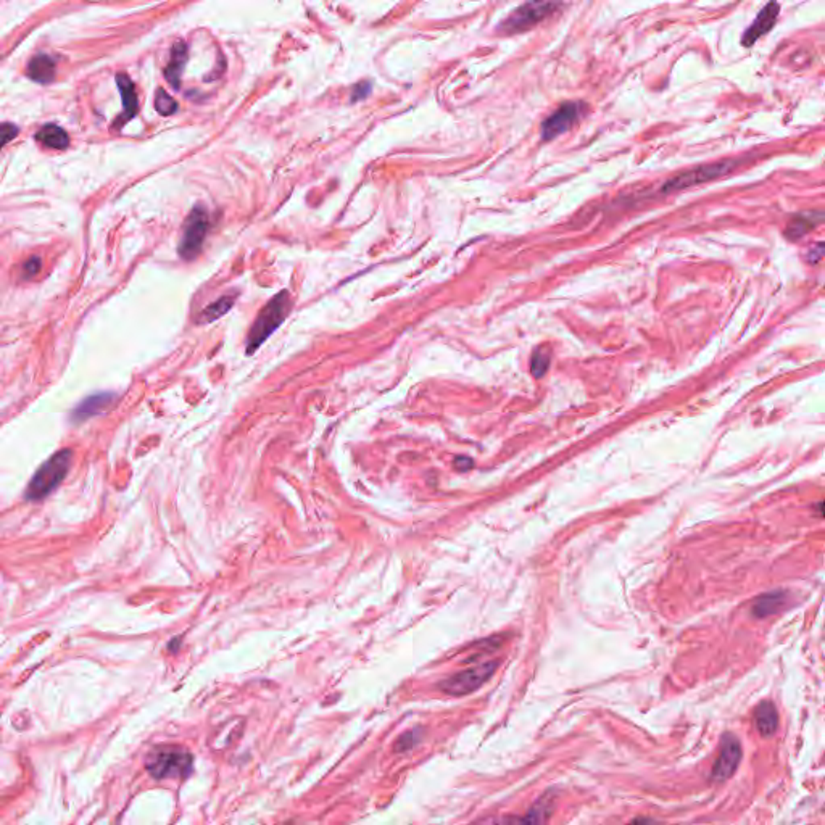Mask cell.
Here are the masks:
<instances>
[{
    "mask_svg": "<svg viewBox=\"0 0 825 825\" xmlns=\"http://www.w3.org/2000/svg\"><path fill=\"white\" fill-rule=\"evenodd\" d=\"M498 663L490 661V663H482L470 669H465L458 674L448 677L444 682H440V690L450 696H465L486 684V682L497 671Z\"/></svg>",
    "mask_w": 825,
    "mask_h": 825,
    "instance_id": "277c9868",
    "label": "cell"
},
{
    "mask_svg": "<svg viewBox=\"0 0 825 825\" xmlns=\"http://www.w3.org/2000/svg\"><path fill=\"white\" fill-rule=\"evenodd\" d=\"M733 166H735V161H719V163H712V165L700 166V168H696V170L682 173V175L672 177V179L666 182L663 187V192L682 191V189H687V187L701 184V182L717 179V177L724 176L729 171H732Z\"/></svg>",
    "mask_w": 825,
    "mask_h": 825,
    "instance_id": "52a82bcc",
    "label": "cell"
},
{
    "mask_svg": "<svg viewBox=\"0 0 825 825\" xmlns=\"http://www.w3.org/2000/svg\"><path fill=\"white\" fill-rule=\"evenodd\" d=\"M290 312V297L287 290H282L264 305L258 318L255 319L247 337V355L257 351L262 344L284 323Z\"/></svg>",
    "mask_w": 825,
    "mask_h": 825,
    "instance_id": "7a4b0ae2",
    "label": "cell"
},
{
    "mask_svg": "<svg viewBox=\"0 0 825 825\" xmlns=\"http://www.w3.org/2000/svg\"><path fill=\"white\" fill-rule=\"evenodd\" d=\"M783 603H785V593L776 592V593L764 595V597H761L755 603L753 613H755L756 618H766V616L777 613V611L782 608Z\"/></svg>",
    "mask_w": 825,
    "mask_h": 825,
    "instance_id": "d6986e66",
    "label": "cell"
},
{
    "mask_svg": "<svg viewBox=\"0 0 825 825\" xmlns=\"http://www.w3.org/2000/svg\"><path fill=\"white\" fill-rule=\"evenodd\" d=\"M742 745L738 738L732 733H726L721 738V750L719 756L712 766L711 771V780L712 782H726L735 774L738 769V764L742 761Z\"/></svg>",
    "mask_w": 825,
    "mask_h": 825,
    "instance_id": "ba28073f",
    "label": "cell"
},
{
    "mask_svg": "<svg viewBox=\"0 0 825 825\" xmlns=\"http://www.w3.org/2000/svg\"><path fill=\"white\" fill-rule=\"evenodd\" d=\"M18 136V127L12 123H2L0 125V149L7 145L10 141H13Z\"/></svg>",
    "mask_w": 825,
    "mask_h": 825,
    "instance_id": "cb8c5ba5",
    "label": "cell"
},
{
    "mask_svg": "<svg viewBox=\"0 0 825 825\" xmlns=\"http://www.w3.org/2000/svg\"><path fill=\"white\" fill-rule=\"evenodd\" d=\"M116 84H118L120 88V93L121 97H123V105H125V111L121 113L120 120L116 121V127H121L126 121H129L131 118H134L137 110H139V104H137V94H136V88L134 84H132V81L127 78L126 74H118L116 76Z\"/></svg>",
    "mask_w": 825,
    "mask_h": 825,
    "instance_id": "4fadbf2b",
    "label": "cell"
},
{
    "mask_svg": "<svg viewBox=\"0 0 825 825\" xmlns=\"http://www.w3.org/2000/svg\"><path fill=\"white\" fill-rule=\"evenodd\" d=\"M822 213H804V215L794 216L790 224H788V227L785 229V236L790 239V241H798L799 237L808 234L812 227H816L817 224L822 221Z\"/></svg>",
    "mask_w": 825,
    "mask_h": 825,
    "instance_id": "e0dca14e",
    "label": "cell"
},
{
    "mask_svg": "<svg viewBox=\"0 0 825 825\" xmlns=\"http://www.w3.org/2000/svg\"><path fill=\"white\" fill-rule=\"evenodd\" d=\"M71 461H73V451L71 450H60L50 456L34 472L31 482H29L26 492H24V498L29 502H39L47 497L49 493H52L68 474Z\"/></svg>",
    "mask_w": 825,
    "mask_h": 825,
    "instance_id": "6da1fadb",
    "label": "cell"
},
{
    "mask_svg": "<svg viewBox=\"0 0 825 825\" xmlns=\"http://www.w3.org/2000/svg\"><path fill=\"white\" fill-rule=\"evenodd\" d=\"M210 218L202 205H197L189 213L182 227V237L179 242V255L184 259H193L200 252L202 243L205 241Z\"/></svg>",
    "mask_w": 825,
    "mask_h": 825,
    "instance_id": "8992f818",
    "label": "cell"
},
{
    "mask_svg": "<svg viewBox=\"0 0 825 825\" xmlns=\"http://www.w3.org/2000/svg\"><path fill=\"white\" fill-rule=\"evenodd\" d=\"M417 740H419V738H417V730L406 732V733H403V735H401L399 738V740H397V743H395V751L400 753V751L411 750V748L415 746L416 743H417Z\"/></svg>",
    "mask_w": 825,
    "mask_h": 825,
    "instance_id": "603a6c76",
    "label": "cell"
},
{
    "mask_svg": "<svg viewBox=\"0 0 825 825\" xmlns=\"http://www.w3.org/2000/svg\"><path fill=\"white\" fill-rule=\"evenodd\" d=\"M155 109L160 115L170 116L175 113V111H177V104L171 95H168L163 89H159V93H157L155 97Z\"/></svg>",
    "mask_w": 825,
    "mask_h": 825,
    "instance_id": "44dd1931",
    "label": "cell"
},
{
    "mask_svg": "<svg viewBox=\"0 0 825 825\" xmlns=\"http://www.w3.org/2000/svg\"><path fill=\"white\" fill-rule=\"evenodd\" d=\"M822 255H824V246H822V243H817L816 248H812V250L809 252V255H808L809 262H811V263H817L819 259L822 258Z\"/></svg>",
    "mask_w": 825,
    "mask_h": 825,
    "instance_id": "4316f807",
    "label": "cell"
},
{
    "mask_svg": "<svg viewBox=\"0 0 825 825\" xmlns=\"http://www.w3.org/2000/svg\"><path fill=\"white\" fill-rule=\"evenodd\" d=\"M369 89H371V84L369 83H360L358 86H355L353 94H351V102L365 99V97L369 94Z\"/></svg>",
    "mask_w": 825,
    "mask_h": 825,
    "instance_id": "484cf974",
    "label": "cell"
},
{
    "mask_svg": "<svg viewBox=\"0 0 825 825\" xmlns=\"http://www.w3.org/2000/svg\"><path fill=\"white\" fill-rule=\"evenodd\" d=\"M39 269H40V258L33 257L31 259H28V262L24 263V266H23L24 278L31 279L33 276H35V274L39 273Z\"/></svg>",
    "mask_w": 825,
    "mask_h": 825,
    "instance_id": "d4e9b609",
    "label": "cell"
},
{
    "mask_svg": "<svg viewBox=\"0 0 825 825\" xmlns=\"http://www.w3.org/2000/svg\"><path fill=\"white\" fill-rule=\"evenodd\" d=\"M28 76L35 83L47 84L54 79L55 76V62L49 55L39 54L29 62L28 66Z\"/></svg>",
    "mask_w": 825,
    "mask_h": 825,
    "instance_id": "2e32d148",
    "label": "cell"
},
{
    "mask_svg": "<svg viewBox=\"0 0 825 825\" xmlns=\"http://www.w3.org/2000/svg\"><path fill=\"white\" fill-rule=\"evenodd\" d=\"M548 366H550V355L542 349L536 350V353L532 355V361H531V371H532L534 378H542V376L547 373Z\"/></svg>",
    "mask_w": 825,
    "mask_h": 825,
    "instance_id": "7402d4cb",
    "label": "cell"
},
{
    "mask_svg": "<svg viewBox=\"0 0 825 825\" xmlns=\"http://www.w3.org/2000/svg\"><path fill=\"white\" fill-rule=\"evenodd\" d=\"M554 811V796L553 792H547L540 796L532 808L524 814L522 817L505 816L497 819L492 825H547Z\"/></svg>",
    "mask_w": 825,
    "mask_h": 825,
    "instance_id": "30bf717a",
    "label": "cell"
},
{
    "mask_svg": "<svg viewBox=\"0 0 825 825\" xmlns=\"http://www.w3.org/2000/svg\"><path fill=\"white\" fill-rule=\"evenodd\" d=\"M193 767V756L179 746H157L145 758V769L154 778H186Z\"/></svg>",
    "mask_w": 825,
    "mask_h": 825,
    "instance_id": "3957f363",
    "label": "cell"
},
{
    "mask_svg": "<svg viewBox=\"0 0 825 825\" xmlns=\"http://www.w3.org/2000/svg\"><path fill=\"white\" fill-rule=\"evenodd\" d=\"M580 115H582V105L577 102L563 104L542 123V139L547 142L561 136L563 132L571 129L575 121L580 118Z\"/></svg>",
    "mask_w": 825,
    "mask_h": 825,
    "instance_id": "9c48e42d",
    "label": "cell"
},
{
    "mask_svg": "<svg viewBox=\"0 0 825 825\" xmlns=\"http://www.w3.org/2000/svg\"><path fill=\"white\" fill-rule=\"evenodd\" d=\"M558 7L559 5L553 2L522 3L521 7L513 10V12L508 15L506 19H503L498 29L505 34L524 33L527 31V29L536 26L537 23L547 18L548 15H552Z\"/></svg>",
    "mask_w": 825,
    "mask_h": 825,
    "instance_id": "5b68a950",
    "label": "cell"
},
{
    "mask_svg": "<svg viewBox=\"0 0 825 825\" xmlns=\"http://www.w3.org/2000/svg\"><path fill=\"white\" fill-rule=\"evenodd\" d=\"M115 401L116 395L111 394V392H100V394L90 395L88 399L81 401V403L73 410V412H71V421H73L74 424H81V422L88 421L90 417L102 415V412L110 410Z\"/></svg>",
    "mask_w": 825,
    "mask_h": 825,
    "instance_id": "8fae6325",
    "label": "cell"
},
{
    "mask_svg": "<svg viewBox=\"0 0 825 825\" xmlns=\"http://www.w3.org/2000/svg\"><path fill=\"white\" fill-rule=\"evenodd\" d=\"M625 825H658V822L651 817H636V819H634V821H630Z\"/></svg>",
    "mask_w": 825,
    "mask_h": 825,
    "instance_id": "f1b7e54d",
    "label": "cell"
},
{
    "mask_svg": "<svg viewBox=\"0 0 825 825\" xmlns=\"http://www.w3.org/2000/svg\"><path fill=\"white\" fill-rule=\"evenodd\" d=\"M187 62V45L184 42H176L173 45L171 58L165 70V76L173 88L177 89L181 84V74Z\"/></svg>",
    "mask_w": 825,
    "mask_h": 825,
    "instance_id": "9a60e30c",
    "label": "cell"
},
{
    "mask_svg": "<svg viewBox=\"0 0 825 825\" xmlns=\"http://www.w3.org/2000/svg\"><path fill=\"white\" fill-rule=\"evenodd\" d=\"M755 724L762 737H772L778 729V714L771 701H761L755 710Z\"/></svg>",
    "mask_w": 825,
    "mask_h": 825,
    "instance_id": "5bb4252c",
    "label": "cell"
},
{
    "mask_svg": "<svg viewBox=\"0 0 825 825\" xmlns=\"http://www.w3.org/2000/svg\"><path fill=\"white\" fill-rule=\"evenodd\" d=\"M455 467L460 471H467L470 467H472V461L470 458H465V456H460L458 460L455 461Z\"/></svg>",
    "mask_w": 825,
    "mask_h": 825,
    "instance_id": "83f0119b",
    "label": "cell"
},
{
    "mask_svg": "<svg viewBox=\"0 0 825 825\" xmlns=\"http://www.w3.org/2000/svg\"><path fill=\"white\" fill-rule=\"evenodd\" d=\"M234 302H236V297H232V295H224V297L218 298L216 302H213L211 305H208V307L203 310L200 321L202 323H213V321L220 319L221 317H224L229 310L232 308Z\"/></svg>",
    "mask_w": 825,
    "mask_h": 825,
    "instance_id": "ffe728a7",
    "label": "cell"
},
{
    "mask_svg": "<svg viewBox=\"0 0 825 825\" xmlns=\"http://www.w3.org/2000/svg\"><path fill=\"white\" fill-rule=\"evenodd\" d=\"M35 139L39 142H42L44 145L47 147H52V149H66L68 147V142H70V137L66 132L62 129V127L55 126V125H45L42 129H39L38 134H35Z\"/></svg>",
    "mask_w": 825,
    "mask_h": 825,
    "instance_id": "ac0fdd59",
    "label": "cell"
},
{
    "mask_svg": "<svg viewBox=\"0 0 825 825\" xmlns=\"http://www.w3.org/2000/svg\"><path fill=\"white\" fill-rule=\"evenodd\" d=\"M778 12H780V5L776 2L767 3L766 7L761 10L760 15H758L755 22H753L751 26L746 29L745 34H743L742 44L745 45V47H751V45L761 38V35L771 31V29L774 28V24H776V22H777Z\"/></svg>",
    "mask_w": 825,
    "mask_h": 825,
    "instance_id": "7c38bea8",
    "label": "cell"
}]
</instances>
